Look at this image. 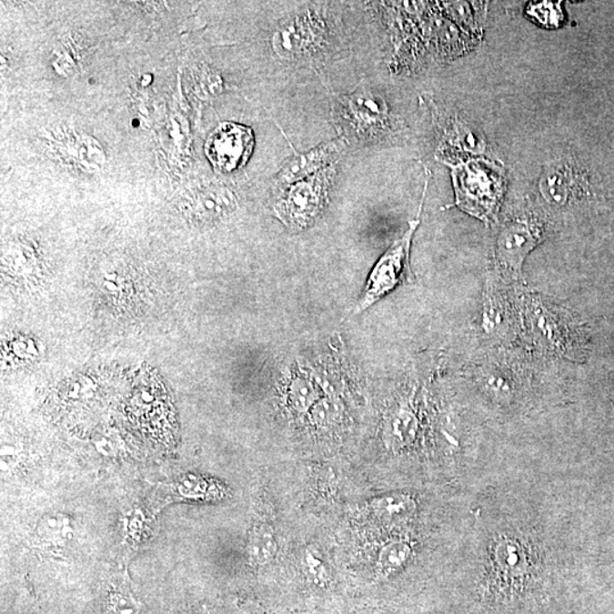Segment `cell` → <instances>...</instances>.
Segmentation results:
<instances>
[{"mask_svg":"<svg viewBox=\"0 0 614 614\" xmlns=\"http://www.w3.org/2000/svg\"><path fill=\"white\" fill-rule=\"evenodd\" d=\"M521 325L545 352L581 359L587 348L584 326L568 309L541 296L528 295L521 307Z\"/></svg>","mask_w":614,"mask_h":614,"instance_id":"cell-1","label":"cell"},{"mask_svg":"<svg viewBox=\"0 0 614 614\" xmlns=\"http://www.w3.org/2000/svg\"><path fill=\"white\" fill-rule=\"evenodd\" d=\"M452 177L455 205L480 221H494L507 186L503 168L488 159H470L452 166Z\"/></svg>","mask_w":614,"mask_h":614,"instance_id":"cell-2","label":"cell"},{"mask_svg":"<svg viewBox=\"0 0 614 614\" xmlns=\"http://www.w3.org/2000/svg\"><path fill=\"white\" fill-rule=\"evenodd\" d=\"M335 177L336 164L307 179L281 186L275 205L277 217L290 230L307 229L325 209Z\"/></svg>","mask_w":614,"mask_h":614,"instance_id":"cell-3","label":"cell"},{"mask_svg":"<svg viewBox=\"0 0 614 614\" xmlns=\"http://www.w3.org/2000/svg\"><path fill=\"white\" fill-rule=\"evenodd\" d=\"M420 214L409 222L405 234L390 246V248L373 267L358 302L355 305V314L366 311L398 286L408 284L414 279L411 266H409V254H411L413 236L420 226Z\"/></svg>","mask_w":614,"mask_h":614,"instance_id":"cell-4","label":"cell"},{"mask_svg":"<svg viewBox=\"0 0 614 614\" xmlns=\"http://www.w3.org/2000/svg\"><path fill=\"white\" fill-rule=\"evenodd\" d=\"M543 226L531 216H518L505 222L494 246V257L500 273L514 281L520 279L523 262L543 239Z\"/></svg>","mask_w":614,"mask_h":614,"instance_id":"cell-5","label":"cell"},{"mask_svg":"<svg viewBox=\"0 0 614 614\" xmlns=\"http://www.w3.org/2000/svg\"><path fill=\"white\" fill-rule=\"evenodd\" d=\"M341 120L358 138L368 140L388 130L390 112L384 97L368 88H359L338 100Z\"/></svg>","mask_w":614,"mask_h":614,"instance_id":"cell-6","label":"cell"},{"mask_svg":"<svg viewBox=\"0 0 614 614\" xmlns=\"http://www.w3.org/2000/svg\"><path fill=\"white\" fill-rule=\"evenodd\" d=\"M254 144V134L250 127L226 122L218 126L208 136L205 153L217 170L232 172L248 161Z\"/></svg>","mask_w":614,"mask_h":614,"instance_id":"cell-7","label":"cell"},{"mask_svg":"<svg viewBox=\"0 0 614 614\" xmlns=\"http://www.w3.org/2000/svg\"><path fill=\"white\" fill-rule=\"evenodd\" d=\"M518 314L521 308H518L512 294L499 282L489 280L481 316V327L486 334L498 340L513 338L522 323Z\"/></svg>","mask_w":614,"mask_h":614,"instance_id":"cell-8","label":"cell"},{"mask_svg":"<svg viewBox=\"0 0 614 614\" xmlns=\"http://www.w3.org/2000/svg\"><path fill=\"white\" fill-rule=\"evenodd\" d=\"M325 35L326 25L321 18L307 14L281 25L273 36V47L281 57L296 58L317 48Z\"/></svg>","mask_w":614,"mask_h":614,"instance_id":"cell-9","label":"cell"},{"mask_svg":"<svg viewBox=\"0 0 614 614\" xmlns=\"http://www.w3.org/2000/svg\"><path fill=\"white\" fill-rule=\"evenodd\" d=\"M345 145V138H338L318 145L307 152L295 153L277 172L276 177L277 186L281 188L293 185L334 166Z\"/></svg>","mask_w":614,"mask_h":614,"instance_id":"cell-10","label":"cell"},{"mask_svg":"<svg viewBox=\"0 0 614 614\" xmlns=\"http://www.w3.org/2000/svg\"><path fill=\"white\" fill-rule=\"evenodd\" d=\"M277 553V541L275 528L266 521L254 523L249 531L247 544H246L248 562L254 567H264L275 559Z\"/></svg>","mask_w":614,"mask_h":614,"instance_id":"cell-11","label":"cell"},{"mask_svg":"<svg viewBox=\"0 0 614 614\" xmlns=\"http://www.w3.org/2000/svg\"><path fill=\"white\" fill-rule=\"evenodd\" d=\"M321 398L316 382L307 377L295 376L287 387V403L296 413H309Z\"/></svg>","mask_w":614,"mask_h":614,"instance_id":"cell-12","label":"cell"},{"mask_svg":"<svg viewBox=\"0 0 614 614\" xmlns=\"http://www.w3.org/2000/svg\"><path fill=\"white\" fill-rule=\"evenodd\" d=\"M416 508L411 496L403 493H389L373 498L368 502V509L379 518L396 520V518L408 517Z\"/></svg>","mask_w":614,"mask_h":614,"instance_id":"cell-13","label":"cell"},{"mask_svg":"<svg viewBox=\"0 0 614 614\" xmlns=\"http://www.w3.org/2000/svg\"><path fill=\"white\" fill-rule=\"evenodd\" d=\"M412 557L411 545L407 540L391 539L377 553V566L381 576L389 577L402 570Z\"/></svg>","mask_w":614,"mask_h":614,"instance_id":"cell-14","label":"cell"},{"mask_svg":"<svg viewBox=\"0 0 614 614\" xmlns=\"http://www.w3.org/2000/svg\"><path fill=\"white\" fill-rule=\"evenodd\" d=\"M99 608L102 614H139V607L126 582L112 581L105 589Z\"/></svg>","mask_w":614,"mask_h":614,"instance_id":"cell-15","label":"cell"},{"mask_svg":"<svg viewBox=\"0 0 614 614\" xmlns=\"http://www.w3.org/2000/svg\"><path fill=\"white\" fill-rule=\"evenodd\" d=\"M418 422L416 417L408 409L400 408L396 412L388 428L390 444L395 448H403L411 444L416 438Z\"/></svg>","mask_w":614,"mask_h":614,"instance_id":"cell-16","label":"cell"},{"mask_svg":"<svg viewBox=\"0 0 614 614\" xmlns=\"http://www.w3.org/2000/svg\"><path fill=\"white\" fill-rule=\"evenodd\" d=\"M500 548L496 550V562H498V570L503 571L504 577L518 578L521 573L527 570L525 555L523 550L516 541L507 540L500 544Z\"/></svg>","mask_w":614,"mask_h":614,"instance_id":"cell-17","label":"cell"},{"mask_svg":"<svg viewBox=\"0 0 614 614\" xmlns=\"http://www.w3.org/2000/svg\"><path fill=\"white\" fill-rule=\"evenodd\" d=\"M305 575L317 589H327L331 584V573L325 559L317 549L307 548L303 555Z\"/></svg>","mask_w":614,"mask_h":614,"instance_id":"cell-18","label":"cell"},{"mask_svg":"<svg viewBox=\"0 0 614 614\" xmlns=\"http://www.w3.org/2000/svg\"><path fill=\"white\" fill-rule=\"evenodd\" d=\"M487 390L496 398L508 399L512 398L514 380L509 371H504V368L498 367H488L485 368L482 375Z\"/></svg>","mask_w":614,"mask_h":614,"instance_id":"cell-19","label":"cell"},{"mask_svg":"<svg viewBox=\"0 0 614 614\" xmlns=\"http://www.w3.org/2000/svg\"><path fill=\"white\" fill-rule=\"evenodd\" d=\"M528 15L534 17L539 25L555 29L562 25L564 14L559 3L541 2L531 4L527 9Z\"/></svg>","mask_w":614,"mask_h":614,"instance_id":"cell-20","label":"cell"},{"mask_svg":"<svg viewBox=\"0 0 614 614\" xmlns=\"http://www.w3.org/2000/svg\"><path fill=\"white\" fill-rule=\"evenodd\" d=\"M340 405L334 398H325L318 400V402L312 408L311 413L312 421L317 427H327L334 425L337 418L340 417Z\"/></svg>","mask_w":614,"mask_h":614,"instance_id":"cell-21","label":"cell"}]
</instances>
